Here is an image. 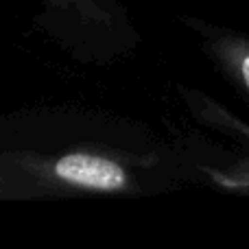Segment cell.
<instances>
[{"label": "cell", "mask_w": 249, "mask_h": 249, "mask_svg": "<svg viewBox=\"0 0 249 249\" xmlns=\"http://www.w3.org/2000/svg\"><path fill=\"white\" fill-rule=\"evenodd\" d=\"M230 66H232L234 74L238 77V81L243 83V88L249 92V44L247 42H232L225 51Z\"/></svg>", "instance_id": "2"}, {"label": "cell", "mask_w": 249, "mask_h": 249, "mask_svg": "<svg viewBox=\"0 0 249 249\" xmlns=\"http://www.w3.org/2000/svg\"><path fill=\"white\" fill-rule=\"evenodd\" d=\"M55 173L68 184L86 186V188L118 190L127 184V175L116 162L88 153H72L61 158L55 164Z\"/></svg>", "instance_id": "1"}]
</instances>
